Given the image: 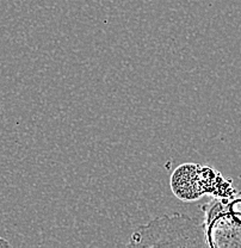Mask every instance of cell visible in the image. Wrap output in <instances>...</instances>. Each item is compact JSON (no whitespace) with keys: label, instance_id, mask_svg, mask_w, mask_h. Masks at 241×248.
Returning a JSON list of instances; mask_svg holds the SVG:
<instances>
[{"label":"cell","instance_id":"obj_2","mask_svg":"<svg viewBox=\"0 0 241 248\" xmlns=\"http://www.w3.org/2000/svg\"><path fill=\"white\" fill-rule=\"evenodd\" d=\"M173 195L180 201L193 202L204 195L226 198L232 195L229 183L210 167L183 164L175 170L170 182Z\"/></svg>","mask_w":241,"mask_h":248},{"label":"cell","instance_id":"obj_1","mask_svg":"<svg viewBox=\"0 0 241 248\" xmlns=\"http://www.w3.org/2000/svg\"><path fill=\"white\" fill-rule=\"evenodd\" d=\"M128 247H208L204 223L185 214L155 217L130 235Z\"/></svg>","mask_w":241,"mask_h":248},{"label":"cell","instance_id":"obj_4","mask_svg":"<svg viewBox=\"0 0 241 248\" xmlns=\"http://www.w3.org/2000/svg\"><path fill=\"white\" fill-rule=\"evenodd\" d=\"M11 246V244H10L7 240H5L4 237L0 236V247H10Z\"/></svg>","mask_w":241,"mask_h":248},{"label":"cell","instance_id":"obj_3","mask_svg":"<svg viewBox=\"0 0 241 248\" xmlns=\"http://www.w3.org/2000/svg\"><path fill=\"white\" fill-rule=\"evenodd\" d=\"M204 209L208 247H241V193L233 201L219 197Z\"/></svg>","mask_w":241,"mask_h":248}]
</instances>
